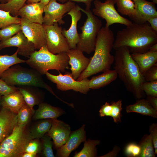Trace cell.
<instances>
[{"label":"cell","instance_id":"cell-50","mask_svg":"<svg viewBox=\"0 0 157 157\" xmlns=\"http://www.w3.org/2000/svg\"><path fill=\"white\" fill-rule=\"evenodd\" d=\"M148 51L151 52L157 51V43H155L150 47Z\"/></svg>","mask_w":157,"mask_h":157},{"label":"cell","instance_id":"cell-28","mask_svg":"<svg viewBox=\"0 0 157 157\" xmlns=\"http://www.w3.org/2000/svg\"><path fill=\"white\" fill-rule=\"evenodd\" d=\"M100 144L97 140L88 139L84 142L83 147L79 152H75L74 157H94L97 155V145Z\"/></svg>","mask_w":157,"mask_h":157},{"label":"cell","instance_id":"cell-13","mask_svg":"<svg viewBox=\"0 0 157 157\" xmlns=\"http://www.w3.org/2000/svg\"><path fill=\"white\" fill-rule=\"evenodd\" d=\"M12 47H17L18 54L28 58L35 50L33 44L28 40L22 31L8 39L0 41V50Z\"/></svg>","mask_w":157,"mask_h":157},{"label":"cell","instance_id":"cell-10","mask_svg":"<svg viewBox=\"0 0 157 157\" xmlns=\"http://www.w3.org/2000/svg\"><path fill=\"white\" fill-rule=\"evenodd\" d=\"M45 74L48 79L56 84L57 89L61 91L72 90L86 94L90 89L89 80L88 78L80 81L76 80L70 72H66L63 75L59 72V74L56 75L47 72Z\"/></svg>","mask_w":157,"mask_h":157},{"label":"cell","instance_id":"cell-31","mask_svg":"<svg viewBox=\"0 0 157 157\" xmlns=\"http://www.w3.org/2000/svg\"><path fill=\"white\" fill-rule=\"evenodd\" d=\"M117 12L122 15L129 17L134 15L135 13V5L132 0H115Z\"/></svg>","mask_w":157,"mask_h":157},{"label":"cell","instance_id":"cell-1","mask_svg":"<svg viewBox=\"0 0 157 157\" xmlns=\"http://www.w3.org/2000/svg\"><path fill=\"white\" fill-rule=\"evenodd\" d=\"M126 26L117 33L113 48L115 50L125 47L131 53H142L157 43V33L148 22L142 24L132 22Z\"/></svg>","mask_w":157,"mask_h":157},{"label":"cell","instance_id":"cell-7","mask_svg":"<svg viewBox=\"0 0 157 157\" xmlns=\"http://www.w3.org/2000/svg\"><path fill=\"white\" fill-rule=\"evenodd\" d=\"M79 9L87 15L83 25L80 28L79 41L76 48L89 54L94 51L97 35L102 25L101 21L90 10H86L80 7Z\"/></svg>","mask_w":157,"mask_h":157},{"label":"cell","instance_id":"cell-24","mask_svg":"<svg viewBox=\"0 0 157 157\" xmlns=\"http://www.w3.org/2000/svg\"><path fill=\"white\" fill-rule=\"evenodd\" d=\"M132 104L126 106L127 113H136L142 115L157 118V110L154 109L147 99H139Z\"/></svg>","mask_w":157,"mask_h":157},{"label":"cell","instance_id":"cell-27","mask_svg":"<svg viewBox=\"0 0 157 157\" xmlns=\"http://www.w3.org/2000/svg\"><path fill=\"white\" fill-rule=\"evenodd\" d=\"M52 119H41L29 130L32 139L41 138L50 130Z\"/></svg>","mask_w":157,"mask_h":157},{"label":"cell","instance_id":"cell-46","mask_svg":"<svg viewBox=\"0 0 157 157\" xmlns=\"http://www.w3.org/2000/svg\"><path fill=\"white\" fill-rule=\"evenodd\" d=\"M147 22L149 23L152 29L157 33V16L149 18Z\"/></svg>","mask_w":157,"mask_h":157},{"label":"cell","instance_id":"cell-51","mask_svg":"<svg viewBox=\"0 0 157 157\" xmlns=\"http://www.w3.org/2000/svg\"><path fill=\"white\" fill-rule=\"evenodd\" d=\"M40 0H27L26 2L27 4L37 3L40 2Z\"/></svg>","mask_w":157,"mask_h":157},{"label":"cell","instance_id":"cell-19","mask_svg":"<svg viewBox=\"0 0 157 157\" xmlns=\"http://www.w3.org/2000/svg\"><path fill=\"white\" fill-rule=\"evenodd\" d=\"M45 6L40 2L25 3L19 10L17 16H20L21 18H25L33 22L42 24Z\"/></svg>","mask_w":157,"mask_h":157},{"label":"cell","instance_id":"cell-40","mask_svg":"<svg viewBox=\"0 0 157 157\" xmlns=\"http://www.w3.org/2000/svg\"><path fill=\"white\" fill-rule=\"evenodd\" d=\"M140 152V148L139 145L134 143L127 144L124 150L126 155L130 157H139Z\"/></svg>","mask_w":157,"mask_h":157},{"label":"cell","instance_id":"cell-22","mask_svg":"<svg viewBox=\"0 0 157 157\" xmlns=\"http://www.w3.org/2000/svg\"><path fill=\"white\" fill-rule=\"evenodd\" d=\"M131 56L142 74L157 63V51L131 53Z\"/></svg>","mask_w":157,"mask_h":157},{"label":"cell","instance_id":"cell-23","mask_svg":"<svg viewBox=\"0 0 157 157\" xmlns=\"http://www.w3.org/2000/svg\"><path fill=\"white\" fill-rule=\"evenodd\" d=\"M65 113L64 110L59 107L42 102L38 105V108L35 112L33 118L35 120L57 118Z\"/></svg>","mask_w":157,"mask_h":157},{"label":"cell","instance_id":"cell-4","mask_svg":"<svg viewBox=\"0 0 157 157\" xmlns=\"http://www.w3.org/2000/svg\"><path fill=\"white\" fill-rule=\"evenodd\" d=\"M28 58L25 63L42 75L50 70L63 72L69 68V58L66 53L53 54L48 49L46 45L38 51H35Z\"/></svg>","mask_w":157,"mask_h":157},{"label":"cell","instance_id":"cell-5","mask_svg":"<svg viewBox=\"0 0 157 157\" xmlns=\"http://www.w3.org/2000/svg\"><path fill=\"white\" fill-rule=\"evenodd\" d=\"M15 65L5 71L0 78L10 86H28L44 88L61 101L52 88L44 81L42 75L35 70Z\"/></svg>","mask_w":157,"mask_h":157},{"label":"cell","instance_id":"cell-41","mask_svg":"<svg viewBox=\"0 0 157 157\" xmlns=\"http://www.w3.org/2000/svg\"><path fill=\"white\" fill-rule=\"evenodd\" d=\"M143 75L145 81L157 80V63L146 71Z\"/></svg>","mask_w":157,"mask_h":157},{"label":"cell","instance_id":"cell-38","mask_svg":"<svg viewBox=\"0 0 157 157\" xmlns=\"http://www.w3.org/2000/svg\"><path fill=\"white\" fill-rule=\"evenodd\" d=\"M142 88L147 96L157 97V80L144 81L142 84Z\"/></svg>","mask_w":157,"mask_h":157},{"label":"cell","instance_id":"cell-29","mask_svg":"<svg viewBox=\"0 0 157 157\" xmlns=\"http://www.w3.org/2000/svg\"><path fill=\"white\" fill-rule=\"evenodd\" d=\"M18 51L11 55H0V78L2 74L10 67L13 65L25 63L26 60L18 57Z\"/></svg>","mask_w":157,"mask_h":157},{"label":"cell","instance_id":"cell-30","mask_svg":"<svg viewBox=\"0 0 157 157\" xmlns=\"http://www.w3.org/2000/svg\"><path fill=\"white\" fill-rule=\"evenodd\" d=\"M141 152L140 157H154L156 154L154 151L151 136L150 134L145 135L139 144Z\"/></svg>","mask_w":157,"mask_h":157},{"label":"cell","instance_id":"cell-56","mask_svg":"<svg viewBox=\"0 0 157 157\" xmlns=\"http://www.w3.org/2000/svg\"><path fill=\"white\" fill-rule=\"evenodd\" d=\"M1 40V38H0V41Z\"/></svg>","mask_w":157,"mask_h":157},{"label":"cell","instance_id":"cell-3","mask_svg":"<svg viewBox=\"0 0 157 157\" xmlns=\"http://www.w3.org/2000/svg\"><path fill=\"white\" fill-rule=\"evenodd\" d=\"M115 38L113 31L105 26L101 28L97 35L94 53L86 69L77 80L80 81L101 72L109 70L114 61L110 52L113 48Z\"/></svg>","mask_w":157,"mask_h":157},{"label":"cell","instance_id":"cell-33","mask_svg":"<svg viewBox=\"0 0 157 157\" xmlns=\"http://www.w3.org/2000/svg\"><path fill=\"white\" fill-rule=\"evenodd\" d=\"M34 110H32L25 103L17 114V124L26 126L29 122Z\"/></svg>","mask_w":157,"mask_h":157},{"label":"cell","instance_id":"cell-26","mask_svg":"<svg viewBox=\"0 0 157 157\" xmlns=\"http://www.w3.org/2000/svg\"><path fill=\"white\" fill-rule=\"evenodd\" d=\"M34 87L20 86L17 87L21 93L26 104L32 110L35 105H39L42 102L40 97L34 88Z\"/></svg>","mask_w":157,"mask_h":157},{"label":"cell","instance_id":"cell-21","mask_svg":"<svg viewBox=\"0 0 157 157\" xmlns=\"http://www.w3.org/2000/svg\"><path fill=\"white\" fill-rule=\"evenodd\" d=\"M25 104L23 97L18 90L7 95L2 96L0 102L2 108L17 114Z\"/></svg>","mask_w":157,"mask_h":157},{"label":"cell","instance_id":"cell-37","mask_svg":"<svg viewBox=\"0 0 157 157\" xmlns=\"http://www.w3.org/2000/svg\"><path fill=\"white\" fill-rule=\"evenodd\" d=\"M112 107L111 117L115 123L120 122L121 121V111L122 100H119L116 101H112L110 103Z\"/></svg>","mask_w":157,"mask_h":157},{"label":"cell","instance_id":"cell-16","mask_svg":"<svg viewBox=\"0 0 157 157\" xmlns=\"http://www.w3.org/2000/svg\"><path fill=\"white\" fill-rule=\"evenodd\" d=\"M83 52L76 48L70 49L66 52L69 58L68 64L71 66V74L76 80L86 69L90 61L91 58L85 56Z\"/></svg>","mask_w":157,"mask_h":157},{"label":"cell","instance_id":"cell-15","mask_svg":"<svg viewBox=\"0 0 157 157\" xmlns=\"http://www.w3.org/2000/svg\"><path fill=\"white\" fill-rule=\"evenodd\" d=\"M85 127V125L83 124L79 129L71 131L66 143L57 149L58 156L69 157L72 151L75 150L81 143L84 142L86 140Z\"/></svg>","mask_w":157,"mask_h":157},{"label":"cell","instance_id":"cell-35","mask_svg":"<svg viewBox=\"0 0 157 157\" xmlns=\"http://www.w3.org/2000/svg\"><path fill=\"white\" fill-rule=\"evenodd\" d=\"M21 18L11 15L8 11L0 9V29L13 24H20Z\"/></svg>","mask_w":157,"mask_h":157},{"label":"cell","instance_id":"cell-49","mask_svg":"<svg viewBox=\"0 0 157 157\" xmlns=\"http://www.w3.org/2000/svg\"><path fill=\"white\" fill-rule=\"evenodd\" d=\"M36 154L25 152L22 155L21 157H35L36 156Z\"/></svg>","mask_w":157,"mask_h":157},{"label":"cell","instance_id":"cell-55","mask_svg":"<svg viewBox=\"0 0 157 157\" xmlns=\"http://www.w3.org/2000/svg\"><path fill=\"white\" fill-rule=\"evenodd\" d=\"M2 95L0 94V102H1V99Z\"/></svg>","mask_w":157,"mask_h":157},{"label":"cell","instance_id":"cell-47","mask_svg":"<svg viewBox=\"0 0 157 157\" xmlns=\"http://www.w3.org/2000/svg\"><path fill=\"white\" fill-rule=\"evenodd\" d=\"M147 96V99L151 105L154 109L157 110V97L151 96Z\"/></svg>","mask_w":157,"mask_h":157},{"label":"cell","instance_id":"cell-43","mask_svg":"<svg viewBox=\"0 0 157 157\" xmlns=\"http://www.w3.org/2000/svg\"><path fill=\"white\" fill-rule=\"evenodd\" d=\"M149 132L151 134L156 154H157V124L153 123L149 126Z\"/></svg>","mask_w":157,"mask_h":157},{"label":"cell","instance_id":"cell-2","mask_svg":"<svg viewBox=\"0 0 157 157\" xmlns=\"http://www.w3.org/2000/svg\"><path fill=\"white\" fill-rule=\"evenodd\" d=\"M115 50L114 69L117 76L136 98H142L144 93L142 86L145 81L144 78L129 49L122 47Z\"/></svg>","mask_w":157,"mask_h":157},{"label":"cell","instance_id":"cell-11","mask_svg":"<svg viewBox=\"0 0 157 157\" xmlns=\"http://www.w3.org/2000/svg\"><path fill=\"white\" fill-rule=\"evenodd\" d=\"M57 0H50L44 7L42 24L50 25L57 23L59 25L63 24V19L64 14L69 12L75 5L73 1H68L61 4Z\"/></svg>","mask_w":157,"mask_h":157},{"label":"cell","instance_id":"cell-42","mask_svg":"<svg viewBox=\"0 0 157 157\" xmlns=\"http://www.w3.org/2000/svg\"><path fill=\"white\" fill-rule=\"evenodd\" d=\"M18 90L17 87L9 86L0 78V94L2 96L7 95Z\"/></svg>","mask_w":157,"mask_h":157},{"label":"cell","instance_id":"cell-53","mask_svg":"<svg viewBox=\"0 0 157 157\" xmlns=\"http://www.w3.org/2000/svg\"><path fill=\"white\" fill-rule=\"evenodd\" d=\"M10 0H0L1 3H4L8 2Z\"/></svg>","mask_w":157,"mask_h":157},{"label":"cell","instance_id":"cell-45","mask_svg":"<svg viewBox=\"0 0 157 157\" xmlns=\"http://www.w3.org/2000/svg\"><path fill=\"white\" fill-rule=\"evenodd\" d=\"M63 3L68 1L82 2L85 4L86 6V10H90L92 2L94 0H57Z\"/></svg>","mask_w":157,"mask_h":157},{"label":"cell","instance_id":"cell-20","mask_svg":"<svg viewBox=\"0 0 157 157\" xmlns=\"http://www.w3.org/2000/svg\"><path fill=\"white\" fill-rule=\"evenodd\" d=\"M17 124V114L2 107L0 111V144Z\"/></svg>","mask_w":157,"mask_h":157},{"label":"cell","instance_id":"cell-14","mask_svg":"<svg viewBox=\"0 0 157 157\" xmlns=\"http://www.w3.org/2000/svg\"><path fill=\"white\" fill-rule=\"evenodd\" d=\"M71 132L69 124L54 118L52 119L51 126L47 134L53 140L54 147L57 149L66 143Z\"/></svg>","mask_w":157,"mask_h":157},{"label":"cell","instance_id":"cell-34","mask_svg":"<svg viewBox=\"0 0 157 157\" xmlns=\"http://www.w3.org/2000/svg\"><path fill=\"white\" fill-rule=\"evenodd\" d=\"M22 31L20 24H13L0 29L1 41L8 39Z\"/></svg>","mask_w":157,"mask_h":157},{"label":"cell","instance_id":"cell-8","mask_svg":"<svg viewBox=\"0 0 157 157\" xmlns=\"http://www.w3.org/2000/svg\"><path fill=\"white\" fill-rule=\"evenodd\" d=\"M94 8L92 12L98 17L105 20V26H109L115 23H119L127 26L132 22L121 16L116 10L115 4V0H106L104 2L99 0H94L93 2Z\"/></svg>","mask_w":157,"mask_h":157},{"label":"cell","instance_id":"cell-48","mask_svg":"<svg viewBox=\"0 0 157 157\" xmlns=\"http://www.w3.org/2000/svg\"><path fill=\"white\" fill-rule=\"evenodd\" d=\"M118 147H116V148H115L113 149L112 151L110 152L109 153L106 154L105 155L101 156V157H111L115 156H116L119 151Z\"/></svg>","mask_w":157,"mask_h":157},{"label":"cell","instance_id":"cell-32","mask_svg":"<svg viewBox=\"0 0 157 157\" xmlns=\"http://www.w3.org/2000/svg\"><path fill=\"white\" fill-rule=\"evenodd\" d=\"M27 0H10L4 3H0V9L8 11L13 16L17 17L19 9L26 3Z\"/></svg>","mask_w":157,"mask_h":157},{"label":"cell","instance_id":"cell-54","mask_svg":"<svg viewBox=\"0 0 157 157\" xmlns=\"http://www.w3.org/2000/svg\"><path fill=\"white\" fill-rule=\"evenodd\" d=\"M152 2L155 3L156 4L157 3V0H152Z\"/></svg>","mask_w":157,"mask_h":157},{"label":"cell","instance_id":"cell-39","mask_svg":"<svg viewBox=\"0 0 157 157\" xmlns=\"http://www.w3.org/2000/svg\"><path fill=\"white\" fill-rule=\"evenodd\" d=\"M38 139H33L30 141L26 147L25 152L37 154L41 151L42 149V142Z\"/></svg>","mask_w":157,"mask_h":157},{"label":"cell","instance_id":"cell-17","mask_svg":"<svg viewBox=\"0 0 157 157\" xmlns=\"http://www.w3.org/2000/svg\"><path fill=\"white\" fill-rule=\"evenodd\" d=\"M135 14L129 17L133 22L142 24L147 22L150 18L157 16L156 4L152 1L146 0H135Z\"/></svg>","mask_w":157,"mask_h":157},{"label":"cell","instance_id":"cell-52","mask_svg":"<svg viewBox=\"0 0 157 157\" xmlns=\"http://www.w3.org/2000/svg\"><path fill=\"white\" fill-rule=\"evenodd\" d=\"M50 0H40V2L43 3L45 5L47 4Z\"/></svg>","mask_w":157,"mask_h":157},{"label":"cell","instance_id":"cell-12","mask_svg":"<svg viewBox=\"0 0 157 157\" xmlns=\"http://www.w3.org/2000/svg\"><path fill=\"white\" fill-rule=\"evenodd\" d=\"M22 31L28 40L32 43L35 49H39L47 46L44 29L42 24L31 22L21 18Z\"/></svg>","mask_w":157,"mask_h":157},{"label":"cell","instance_id":"cell-18","mask_svg":"<svg viewBox=\"0 0 157 157\" xmlns=\"http://www.w3.org/2000/svg\"><path fill=\"white\" fill-rule=\"evenodd\" d=\"M78 5L74 6L66 14L69 15L71 18L70 26L68 30L62 29V33L67 39L70 49H74L76 47L79 41V34L77 31V24L81 18L82 14Z\"/></svg>","mask_w":157,"mask_h":157},{"label":"cell","instance_id":"cell-9","mask_svg":"<svg viewBox=\"0 0 157 157\" xmlns=\"http://www.w3.org/2000/svg\"><path fill=\"white\" fill-rule=\"evenodd\" d=\"M48 49L54 54L67 52L70 49L68 42L62 33V28L57 23L47 25L42 24Z\"/></svg>","mask_w":157,"mask_h":157},{"label":"cell","instance_id":"cell-25","mask_svg":"<svg viewBox=\"0 0 157 157\" xmlns=\"http://www.w3.org/2000/svg\"><path fill=\"white\" fill-rule=\"evenodd\" d=\"M117 77V74L114 69L106 71L101 74L92 77L89 80V88L96 89L103 87L115 80Z\"/></svg>","mask_w":157,"mask_h":157},{"label":"cell","instance_id":"cell-36","mask_svg":"<svg viewBox=\"0 0 157 157\" xmlns=\"http://www.w3.org/2000/svg\"><path fill=\"white\" fill-rule=\"evenodd\" d=\"M41 138L43 156L45 157H55L52 148L51 138L47 133L45 134Z\"/></svg>","mask_w":157,"mask_h":157},{"label":"cell","instance_id":"cell-44","mask_svg":"<svg viewBox=\"0 0 157 157\" xmlns=\"http://www.w3.org/2000/svg\"><path fill=\"white\" fill-rule=\"evenodd\" d=\"M112 107L110 104L106 102L101 107L99 111V115L100 117H111Z\"/></svg>","mask_w":157,"mask_h":157},{"label":"cell","instance_id":"cell-6","mask_svg":"<svg viewBox=\"0 0 157 157\" xmlns=\"http://www.w3.org/2000/svg\"><path fill=\"white\" fill-rule=\"evenodd\" d=\"M17 124L12 133L0 144V157H21L32 140L29 130Z\"/></svg>","mask_w":157,"mask_h":157},{"label":"cell","instance_id":"cell-57","mask_svg":"<svg viewBox=\"0 0 157 157\" xmlns=\"http://www.w3.org/2000/svg\"><path fill=\"white\" fill-rule=\"evenodd\" d=\"M133 0V1H135V0Z\"/></svg>","mask_w":157,"mask_h":157}]
</instances>
